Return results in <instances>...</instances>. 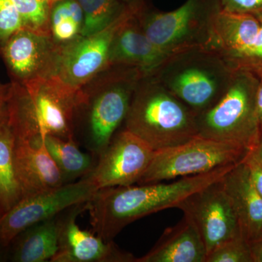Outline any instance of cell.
Returning <instances> with one entry per match:
<instances>
[{
    "mask_svg": "<svg viewBox=\"0 0 262 262\" xmlns=\"http://www.w3.org/2000/svg\"><path fill=\"white\" fill-rule=\"evenodd\" d=\"M13 83L0 82V123L9 115L10 99L13 94Z\"/></svg>",
    "mask_w": 262,
    "mask_h": 262,
    "instance_id": "f546056e",
    "label": "cell"
},
{
    "mask_svg": "<svg viewBox=\"0 0 262 262\" xmlns=\"http://www.w3.org/2000/svg\"><path fill=\"white\" fill-rule=\"evenodd\" d=\"M220 8V3L207 7L203 0H187L170 12H148L144 7L138 17L151 42L170 57L194 48H206L212 18Z\"/></svg>",
    "mask_w": 262,
    "mask_h": 262,
    "instance_id": "52a82bcc",
    "label": "cell"
},
{
    "mask_svg": "<svg viewBox=\"0 0 262 262\" xmlns=\"http://www.w3.org/2000/svg\"><path fill=\"white\" fill-rule=\"evenodd\" d=\"M253 261L251 246L242 234L225 241L207 255L206 262H246Z\"/></svg>",
    "mask_w": 262,
    "mask_h": 262,
    "instance_id": "d4e9b609",
    "label": "cell"
},
{
    "mask_svg": "<svg viewBox=\"0 0 262 262\" xmlns=\"http://www.w3.org/2000/svg\"><path fill=\"white\" fill-rule=\"evenodd\" d=\"M24 28L51 35V13L54 3L51 0H12Z\"/></svg>",
    "mask_w": 262,
    "mask_h": 262,
    "instance_id": "cb8c5ba5",
    "label": "cell"
},
{
    "mask_svg": "<svg viewBox=\"0 0 262 262\" xmlns=\"http://www.w3.org/2000/svg\"><path fill=\"white\" fill-rule=\"evenodd\" d=\"M246 148L196 136L182 144L155 151L138 184H152L208 173L244 161Z\"/></svg>",
    "mask_w": 262,
    "mask_h": 262,
    "instance_id": "8992f818",
    "label": "cell"
},
{
    "mask_svg": "<svg viewBox=\"0 0 262 262\" xmlns=\"http://www.w3.org/2000/svg\"><path fill=\"white\" fill-rule=\"evenodd\" d=\"M222 179L188 196L177 207L195 226L207 255L225 241L241 234L233 205Z\"/></svg>",
    "mask_w": 262,
    "mask_h": 262,
    "instance_id": "8fae6325",
    "label": "cell"
},
{
    "mask_svg": "<svg viewBox=\"0 0 262 262\" xmlns=\"http://www.w3.org/2000/svg\"><path fill=\"white\" fill-rule=\"evenodd\" d=\"M24 28L12 0H0V52L12 35Z\"/></svg>",
    "mask_w": 262,
    "mask_h": 262,
    "instance_id": "484cf974",
    "label": "cell"
},
{
    "mask_svg": "<svg viewBox=\"0 0 262 262\" xmlns=\"http://www.w3.org/2000/svg\"><path fill=\"white\" fill-rule=\"evenodd\" d=\"M83 18L77 0H60L53 5L51 13V35L55 42L64 44L80 36Z\"/></svg>",
    "mask_w": 262,
    "mask_h": 262,
    "instance_id": "7402d4cb",
    "label": "cell"
},
{
    "mask_svg": "<svg viewBox=\"0 0 262 262\" xmlns=\"http://www.w3.org/2000/svg\"><path fill=\"white\" fill-rule=\"evenodd\" d=\"M122 1L128 5L144 4V0H122Z\"/></svg>",
    "mask_w": 262,
    "mask_h": 262,
    "instance_id": "836d02e7",
    "label": "cell"
},
{
    "mask_svg": "<svg viewBox=\"0 0 262 262\" xmlns=\"http://www.w3.org/2000/svg\"><path fill=\"white\" fill-rule=\"evenodd\" d=\"M261 22L257 15L234 13L221 8L211 20L206 49L220 55L225 62L247 49L257 35Z\"/></svg>",
    "mask_w": 262,
    "mask_h": 262,
    "instance_id": "e0dca14e",
    "label": "cell"
},
{
    "mask_svg": "<svg viewBox=\"0 0 262 262\" xmlns=\"http://www.w3.org/2000/svg\"><path fill=\"white\" fill-rule=\"evenodd\" d=\"M106 84L83 90L84 102L76 110L84 113V128L80 145L98 157L125 121L136 84L143 78L139 70L117 66ZM79 144V145H80Z\"/></svg>",
    "mask_w": 262,
    "mask_h": 262,
    "instance_id": "277c9868",
    "label": "cell"
},
{
    "mask_svg": "<svg viewBox=\"0 0 262 262\" xmlns=\"http://www.w3.org/2000/svg\"><path fill=\"white\" fill-rule=\"evenodd\" d=\"M232 75L220 55L198 48L170 56L153 76L198 115L220 99Z\"/></svg>",
    "mask_w": 262,
    "mask_h": 262,
    "instance_id": "3957f363",
    "label": "cell"
},
{
    "mask_svg": "<svg viewBox=\"0 0 262 262\" xmlns=\"http://www.w3.org/2000/svg\"><path fill=\"white\" fill-rule=\"evenodd\" d=\"M58 43L52 35L27 28L15 32L0 52L12 82L24 85L49 73L54 61Z\"/></svg>",
    "mask_w": 262,
    "mask_h": 262,
    "instance_id": "4fadbf2b",
    "label": "cell"
},
{
    "mask_svg": "<svg viewBox=\"0 0 262 262\" xmlns=\"http://www.w3.org/2000/svg\"><path fill=\"white\" fill-rule=\"evenodd\" d=\"M253 155L256 156V158H257L258 161L262 164V141L260 146H258L257 151L253 152Z\"/></svg>",
    "mask_w": 262,
    "mask_h": 262,
    "instance_id": "e575fe53",
    "label": "cell"
},
{
    "mask_svg": "<svg viewBox=\"0 0 262 262\" xmlns=\"http://www.w3.org/2000/svg\"><path fill=\"white\" fill-rule=\"evenodd\" d=\"M83 10L81 37L94 34L107 27L130 5L122 0H77Z\"/></svg>",
    "mask_w": 262,
    "mask_h": 262,
    "instance_id": "603a6c76",
    "label": "cell"
},
{
    "mask_svg": "<svg viewBox=\"0 0 262 262\" xmlns=\"http://www.w3.org/2000/svg\"><path fill=\"white\" fill-rule=\"evenodd\" d=\"M15 144L16 135L8 115L0 123V204L5 213L22 198L15 170Z\"/></svg>",
    "mask_w": 262,
    "mask_h": 262,
    "instance_id": "44dd1931",
    "label": "cell"
},
{
    "mask_svg": "<svg viewBox=\"0 0 262 262\" xmlns=\"http://www.w3.org/2000/svg\"><path fill=\"white\" fill-rule=\"evenodd\" d=\"M44 143L59 169L64 184L77 182L89 175L97 162V157L82 151L75 139L46 136Z\"/></svg>",
    "mask_w": 262,
    "mask_h": 262,
    "instance_id": "ffe728a7",
    "label": "cell"
},
{
    "mask_svg": "<svg viewBox=\"0 0 262 262\" xmlns=\"http://www.w3.org/2000/svg\"><path fill=\"white\" fill-rule=\"evenodd\" d=\"M254 242H257V244L256 243L253 248L251 247L253 260L254 259L255 261L262 262V237L256 239Z\"/></svg>",
    "mask_w": 262,
    "mask_h": 262,
    "instance_id": "1f68e13d",
    "label": "cell"
},
{
    "mask_svg": "<svg viewBox=\"0 0 262 262\" xmlns=\"http://www.w3.org/2000/svg\"><path fill=\"white\" fill-rule=\"evenodd\" d=\"M244 160L226 174L222 182L233 205L241 234L251 243L262 237V196L253 186Z\"/></svg>",
    "mask_w": 262,
    "mask_h": 262,
    "instance_id": "2e32d148",
    "label": "cell"
},
{
    "mask_svg": "<svg viewBox=\"0 0 262 262\" xmlns=\"http://www.w3.org/2000/svg\"><path fill=\"white\" fill-rule=\"evenodd\" d=\"M141 10L131 17L117 33L110 53L108 67H132L146 77L154 75L169 56L146 35L138 17Z\"/></svg>",
    "mask_w": 262,
    "mask_h": 262,
    "instance_id": "9a60e30c",
    "label": "cell"
},
{
    "mask_svg": "<svg viewBox=\"0 0 262 262\" xmlns=\"http://www.w3.org/2000/svg\"><path fill=\"white\" fill-rule=\"evenodd\" d=\"M87 211V202L60 213L59 248L51 262H135L136 257L120 249L113 241H104L80 229L77 216Z\"/></svg>",
    "mask_w": 262,
    "mask_h": 262,
    "instance_id": "7c38bea8",
    "label": "cell"
},
{
    "mask_svg": "<svg viewBox=\"0 0 262 262\" xmlns=\"http://www.w3.org/2000/svg\"><path fill=\"white\" fill-rule=\"evenodd\" d=\"M252 79L233 71L225 92L209 108L196 116L198 136L234 143L249 149L256 136L258 119Z\"/></svg>",
    "mask_w": 262,
    "mask_h": 262,
    "instance_id": "5b68a950",
    "label": "cell"
},
{
    "mask_svg": "<svg viewBox=\"0 0 262 262\" xmlns=\"http://www.w3.org/2000/svg\"><path fill=\"white\" fill-rule=\"evenodd\" d=\"M255 105H256V115H257L258 121H262V81L256 89Z\"/></svg>",
    "mask_w": 262,
    "mask_h": 262,
    "instance_id": "4dcf8cb0",
    "label": "cell"
},
{
    "mask_svg": "<svg viewBox=\"0 0 262 262\" xmlns=\"http://www.w3.org/2000/svg\"><path fill=\"white\" fill-rule=\"evenodd\" d=\"M196 116L151 75L136 84L124 122L126 130L158 151L198 136Z\"/></svg>",
    "mask_w": 262,
    "mask_h": 262,
    "instance_id": "7a4b0ae2",
    "label": "cell"
},
{
    "mask_svg": "<svg viewBox=\"0 0 262 262\" xmlns=\"http://www.w3.org/2000/svg\"><path fill=\"white\" fill-rule=\"evenodd\" d=\"M5 213L4 210H3V207H2L1 204H0V216Z\"/></svg>",
    "mask_w": 262,
    "mask_h": 262,
    "instance_id": "d590c367",
    "label": "cell"
},
{
    "mask_svg": "<svg viewBox=\"0 0 262 262\" xmlns=\"http://www.w3.org/2000/svg\"><path fill=\"white\" fill-rule=\"evenodd\" d=\"M220 8L234 13L262 14V0H220Z\"/></svg>",
    "mask_w": 262,
    "mask_h": 262,
    "instance_id": "83f0119b",
    "label": "cell"
},
{
    "mask_svg": "<svg viewBox=\"0 0 262 262\" xmlns=\"http://www.w3.org/2000/svg\"><path fill=\"white\" fill-rule=\"evenodd\" d=\"M10 259L9 247L0 246V262L6 261Z\"/></svg>",
    "mask_w": 262,
    "mask_h": 262,
    "instance_id": "d6a6232c",
    "label": "cell"
},
{
    "mask_svg": "<svg viewBox=\"0 0 262 262\" xmlns=\"http://www.w3.org/2000/svg\"><path fill=\"white\" fill-rule=\"evenodd\" d=\"M145 7L130 5L106 28L87 37L58 45L54 61L48 75L56 76L75 91L84 87L100 72L108 68V60L117 33L127 20Z\"/></svg>",
    "mask_w": 262,
    "mask_h": 262,
    "instance_id": "ba28073f",
    "label": "cell"
},
{
    "mask_svg": "<svg viewBox=\"0 0 262 262\" xmlns=\"http://www.w3.org/2000/svg\"><path fill=\"white\" fill-rule=\"evenodd\" d=\"M98 189L89 179L65 184L21 198L0 216V246L9 247L17 235L31 226L53 218L75 205L89 202Z\"/></svg>",
    "mask_w": 262,
    "mask_h": 262,
    "instance_id": "9c48e42d",
    "label": "cell"
},
{
    "mask_svg": "<svg viewBox=\"0 0 262 262\" xmlns=\"http://www.w3.org/2000/svg\"><path fill=\"white\" fill-rule=\"evenodd\" d=\"M15 170L22 198L63 185V177L45 145L44 139H17Z\"/></svg>",
    "mask_w": 262,
    "mask_h": 262,
    "instance_id": "5bb4252c",
    "label": "cell"
},
{
    "mask_svg": "<svg viewBox=\"0 0 262 262\" xmlns=\"http://www.w3.org/2000/svg\"><path fill=\"white\" fill-rule=\"evenodd\" d=\"M60 214L31 226L9 246L10 261H51L59 248Z\"/></svg>",
    "mask_w": 262,
    "mask_h": 262,
    "instance_id": "d6986e66",
    "label": "cell"
},
{
    "mask_svg": "<svg viewBox=\"0 0 262 262\" xmlns=\"http://www.w3.org/2000/svg\"><path fill=\"white\" fill-rule=\"evenodd\" d=\"M244 162L248 169L253 186L258 194L262 196V164L258 161L253 153L246 156Z\"/></svg>",
    "mask_w": 262,
    "mask_h": 262,
    "instance_id": "f1b7e54d",
    "label": "cell"
},
{
    "mask_svg": "<svg viewBox=\"0 0 262 262\" xmlns=\"http://www.w3.org/2000/svg\"><path fill=\"white\" fill-rule=\"evenodd\" d=\"M155 151L145 141L124 129L115 134L98 155L89 179L96 189L138 184L149 167Z\"/></svg>",
    "mask_w": 262,
    "mask_h": 262,
    "instance_id": "30bf717a",
    "label": "cell"
},
{
    "mask_svg": "<svg viewBox=\"0 0 262 262\" xmlns=\"http://www.w3.org/2000/svg\"><path fill=\"white\" fill-rule=\"evenodd\" d=\"M238 163L183 177L172 183L98 189L87 202L93 232L104 241H113L132 222L163 210L177 208L188 196L221 180Z\"/></svg>",
    "mask_w": 262,
    "mask_h": 262,
    "instance_id": "6da1fadb",
    "label": "cell"
},
{
    "mask_svg": "<svg viewBox=\"0 0 262 262\" xmlns=\"http://www.w3.org/2000/svg\"><path fill=\"white\" fill-rule=\"evenodd\" d=\"M256 15L260 19L261 26L254 41L238 56L226 62L232 71L251 65L262 64V14Z\"/></svg>",
    "mask_w": 262,
    "mask_h": 262,
    "instance_id": "4316f807",
    "label": "cell"
},
{
    "mask_svg": "<svg viewBox=\"0 0 262 262\" xmlns=\"http://www.w3.org/2000/svg\"><path fill=\"white\" fill-rule=\"evenodd\" d=\"M207 251L195 226L184 215L165 229L152 248L135 262H206Z\"/></svg>",
    "mask_w": 262,
    "mask_h": 262,
    "instance_id": "ac0fdd59",
    "label": "cell"
},
{
    "mask_svg": "<svg viewBox=\"0 0 262 262\" xmlns=\"http://www.w3.org/2000/svg\"><path fill=\"white\" fill-rule=\"evenodd\" d=\"M51 1L53 2V3H56V2L60 1V0H51Z\"/></svg>",
    "mask_w": 262,
    "mask_h": 262,
    "instance_id": "8d00e7d4",
    "label": "cell"
}]
</instances>
